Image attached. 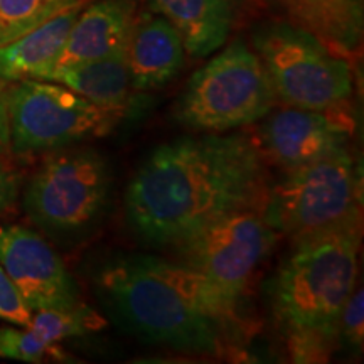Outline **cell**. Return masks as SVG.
Segmentation results:
<instances>
[{
  "instance_id": "cell-1",
  "label": "cell",
  "mask_w": 364,
  "mask_h": 364,
  "mask_svg": "<svg viewBox=\"0 0 364 364\" xmlns=\"http://www.w3.org/2000/svg\"><path fill=\"white\" fill-rule=\"evenodd\" d=\"M262 150L245 134L159 145L125 191V220L144 243L171 247L216 218L265 203Z\"/></svg>"
},
{
  "instance_id": "cell-2",
  "label": "cell",
  "mask_w": 364,
  "mask_h": 364,
  "mask_svg": "<svg viewBox=\"0 0 364 364\" xmlns=\"http://www.w3.org/2000/svg\"><path fill=\"white\" fill-rule=\"evenodd\" d=\"M91 280L107 316L144 343L211 358L238 354L243 344L240 299L186 263L118 253L100 263Z\"/></svg>"
},
{
  "instance_id": "cell-3",
  "label": "cell",
  "mask_w": 364,
  "mask_h": 364,
  "mask_svg": "<svg viewBox=\"0 0 364 364\" xmlns=\"http://www.w3.org/2000/svg\"><path fill=\"white\" fill-rule=\"evenodd\" d=\"M361 211L294 240L270 280L273 317L295 363H322L338 343L339 317L358 280Z\"/></svg>"
},
{
  "instance_id": "cell-4",
  "label": "cell",
  "mask_w": 364,
  "mask_h": 364,
  "mask_svg": "<svg viewBox=\"0 0 364 364\" xmlns=\"http://www.w3.org/2000/svg\"><path fill=\"white\" fill-rule=\"evenodd\" d=\"M110 164L91 147L59 149L27 182L22 208L27 218L56 240L88 236L112 201Z\"/></svg>"
},
{
  "instance_id": "cell-5",
  "label": "cell",
  "mask_w": 364,
  "mask_h": 364,
  "mask_svg": "<svg viewBox=\"0 0 364 364\" xmlns=\"http://www.w3.org/2000/svg\"><path fill=\"white\" fill-rule=\"evenodd\" d=\"M277 103L258 54L233 41L191 76L174 107L181 125L203 134H225L257 124Z\"/></svg>"
},
{
  "instance_id": "cell-6",
  "label": "cell",
  "mask_w": 364,
  "mask_h": 364,
  "mask_svg": "<svg viewBox=\"0 0 364 364\" xmlns=\"http://www.w3.org/2000/svg\"><path fill=\"white\" fill-rule=\"evenodd\" d=\"M253 48L287 107L336 113L351 100L348 59L302 27L268 22L255 31Z\"/></svg>"
},
{
  "instance_id": "cell-7",
  "label": "cell",
  "mask_w": 364,
  "mask_h": 364,
  "mask_svg": "<svg viewBox=\"0 0 364 364\" xmlns=\"http://www.w3.org/2000/svg\"><path fill=\"white\" fill-rule=\"evenodd\" d=\"M11 152L26 157L70 147L110 132L120 117L107 112L56 81L7 83Z\"/></svg>"
},
{
  "instance_id": "cell-8",
  "label": "cell",
  "mask_w": 364,
  "mask_h": 364,
  "mask_svg": "<svg viewBox=\"0 0 364 364\" xmlns=\"http://www.w3.org/2000/svg\"><path fill=\"white\" fill-rule=\"evenodd\" d=\"M358 211V177L348 149L287 171L262 206L268 225L292 240L339 225Z\"/></svg>"
},
{
  "instance_id": "cell-9",
  "label": "cell",
  "mask_w": 364,
  "mask_h": 364,
  "mask_svg": "<svg viewBox=\"0 0 364 364\" xmlns=\"http://www.w3.org/2000/svg\"><path fill=\"white\" fill-rule=\"evenodd\" d=\"M279 238L262 208L228 213L171 245L177 262L194 268L223 292L240 299Z\"/></svg>"
},
{
  "instance_id": "cell-10",
  "label": "cell",
  "mask_w": 364,
  "mask_h": 364,
  "mask_svg": "<svg viewBox=\"0 0 364 364\" xmlns=\"http://www.w3.org/2000/svg\"><path fill=\"white\" fill-rule=\"evenodd\" d=\"M0 265L31 311L81 304L78 282L43 236L27 226H0Z\"/></svg>"
},
{
  "instance_id": "cell-11",
  "label": "cell",
  "mask_w": 364,
  "mask_h": 364,
  "mask_svg": "<svg viewBox=\"0 0 364 364\" xmlns=\"http://www.w3.org/2000/svg\"><path fill=\"white\" fill-rule=\"evenodd\" d=\"M263 120L262 149L285 171L348 149L351 135V125L329 112L287 107Z\"/></svg>"
},
{
  "instance_id": "cell-12",
  "label": "cell",
  "mask_w": 364,
  "mask_h": 364,
  "mask_svg": "<svg viewBox=\"0 0 364 364\" xmlns=\"http://www.w3.org/2000/svg\"><path fill=\"white\" fill-rule=\"evenodd\" d=\"M186 48L176 27L156 12L136 14L127 43V66L134 91L159 90L179 75Z\"/></svg>"
},
{
  "instance_id": "cell-13",
  "label": "cell",
  "mask_w": 364,
  "mask_h": 364,
  "mask_svg": "<svg viewBox=\"0 0 364 364\" xmlns=\"http://www.w3.org/2000/svg\"><path fill=\"white\" fill-rule=\"evenodd\" d=\"M135 19L136 0L88 2L76 17L53 71L124 51Z\"/></svg>"
},
{
  "instance_id": "cell-14",
  "label": "cell",
  "mask_w": 364,
  "mask_h": 364,
  "mask_svg": "<svg viewBox=\"0 0 364 364\" xmlns=\"http://www.w3.org/2000/svg\"><path fill=\"white\" fill-rule=\"evenodd\" d=\"M150 11L167 19L179 33L191 58L220 51L233 31L236 0H147Z\"/></svg>"
},
{
  "instance_id": "cell-15",
  "label": "cell",
  "mask_w": 364,
  "mask_h": 364,
  "mask_svg": "<svg viewBox=\"0 0 364 364\" xmlns=\"http://www.w3.org/2000/svg\"><path fill=\"white\" fill-rule=\"evenodd\" d=\"M85 6L68 9L29 33L0 46V81L14 83L29 78H48L65 48L76 17Z\"/></svg>"
},
{
  "instance_id": "cell-16",
  "label": "cell",
  "mask_w": 364,
  "mask_h": 364,
  "mask_svg": "<svg viewBox=\"0 0 364 364\" xmlns=\"http://www.w3.org/2000/svg\"><path fill=\"white\" fill-rule=\"evenodd\" d=\"M289 22L309 31L344 56L358 51L364 29V0H273Z\"/></svg>"
},
{
  "instance_id": "cell-17",
  "label": "cell",
  "mask_w": 364,
  "mask_h": 364,
  "mask_svg": "<svg viewBox=\"0 0 364 364\" xmlns=\"http://www.w3.org/2000/svg\"><path fill=\"white\" fill-rule=\"evenodd\" d=\"M46 81L65 85L88 102L117 113L118 117H124L129 110L134 91L127 66V49L93 61L58 68Z\"/></svg>"
},
{
  "instance_id": "cell-18",
  "label": "cell",
  "mask_w": 364,
  "mask_h": 364,
  "mask_svg": "<svg viewBox=\"0 0 364 364\" xmlns=\"http://www.w3.org/2000/svg\"><path fill=\"white\" fill-rule=\"evenodd\" d=\"M105 318L83 302L73 309H43L33 312L27 329L46 343L58 344L68 338L102 331Z\"/></svg>"
},
{
  "instance_id": "cell-19",
  "label": "cell",
  "mask_w": 364,
  "mask_h": 364,
  "mask_svg": "<svg viewBox=\"0 0 364 364\" xmlns=\"http://www.w3.org/2000/svg\"><path fill=\"white\" fill-rule=\"evenodd\" d=\"M90 0H0V46Z\"/></svg>"
},
{
  "instance_id": "cell-20",
  "label": "cell",
  "mask_w": 364,
  "mask_h": 364,
  "mask_svg": "<svg viewBox=\"0 0 364 364\" xmlns=\"http://www.w3.org/2000/svg\"><path fill=\"white\" fill-rule=\"evenodd\" d=\"M0 358L17 359L26 363L68 361V354L58 344L46 343L33 331L22 327H0Z\"/></svg>"
},
{
  "instance_id": "cell-21",
  "label": "cell",
  "mask_w": 364,
  "mask_h": 364,
  "mask_svg": "<svg viewBox=\"0 0 364 364\" xmlns=\"http://www.w3.org/2000/svg\"><path fill=\"white\" fill-rule=\"evenodd\" d=\"M338 339H343L353 349H361L364 341V294L361 289H354L346 300L339 317Z\"/></svg>"
},
{
  "instance_id": "cell-22",
  "label": "cell",
  "mask_w": 364,
  "mask_h": 364,
  "mask_svg": "<svg viewBox=\"0 0 364 364\" xmlns=\"http://www.w3.org/2000/svg\"><path fill=\"white\" fill-rule=\"evenodd\" d=\"M31 317H33V311L26 306L17 287L0 265V321H6L12 326L27 327Z\"/></svg>"
},
{
  "instance_id": "cell-23",
  "label": "cell",
  "mask_w": 364,
  "mask_h": 364,
  "mask_svg": "<svg viewBox=\"0 0 364 364\" xmlns=\"http://www.w3.org/2000/svg\"><path fill=\"white\" fill-rule=\"evenodd\" d=\"M19 196V176L0 159V220L7 215Z\"/></svg>"
},
{
  "instance_id": "cell-24",
  "label": "cell",
  "mask_w": 364,
  "mask_h": 364,
  "mask_svg": "<svg viewBox=\"0 0 364 364\" xmlns=\"http://www.w3.org/2000/svg\"><path fill=\"white\" fill-rule=\"evenodd\" d=\"M7 83L0 81V156L11 152V136H9V117H7Z\"/></svg>"
}]
</instances>
